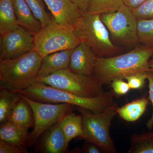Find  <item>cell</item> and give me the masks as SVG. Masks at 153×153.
<instances>
[{"instance_id":"1","label":"cell","mask_w":153,"mask_h":153,"mask_svg":"<svg viewBox=\"0 0 153 153\" xmlns=\"http://www.w3.org/2000/svg\"><path fill=\"white\" fill-rule=\"evenodd\" d=\"M153 48L139 47L120 55L98 57L92 76L102 85L110 84L117 78L123 79L131 74L150 71L149 60Z\"/></svg>"},{"instance_id":"5","label":"cell","mask_w":153,"mask_h":153,"mask_svg":"<svg viewBox=\"0 0 153 153\" xmlns=\"http://www.w3.org/2000/svg\"><path fill=\"white\" fill-rule=\"evenodd\" d=\"M117 104L100 113L77 107L82 117L83 134L80 138L87 142L93 143L101 151L107 153L117 152L110 134V128L116 114Z\"/></svg>"},{"instance_id":"13","label":"cell","mask_w":153,"mask_h":153,"mask_svg":"<svg viewBox=\"0 0 153 153\" xmlns=\"http://www.w3.org/2000/svg\"><path fill=\"white\" fill-rule=\"evenodd\" d=\"M44 134L38 145L41 152H66L68 146L60 127V122L50 127Z\"/></svg>"},{"instance_id":"2","label":"cell","mask_w":153,"mask_h":153,"mask_svg":"<svg viewBox=\"0 0 153 153\" xmlns=\"http://www.w3.org/2000/svg\"><path fill=\"white\" fill-rule=\"evenodd\" d=\"M15 93L35 101L46 103H67L96 114L104 112L116 103L111 91H104L95 97H83L39 81L34 82L26 89Z\"/></svg>"},{"instance_id":"7","label":"cell","mask_w":153,"mask_h":153,"mask_svg":"<svg viewBox=\"0 0 153 153\" xmlns=\"http://www.w3.org/2000/svg\"><path fill=\"white\" fill-rule=\"evenodd\" d=\"M37 81L83 97H95L104 92L103 85L93 76L76 74L69 68L39 78Z\"/></svg>"},{"instance_id":"24","label":"cell","mask_w":153,"mask_h":153,"mask_svg":"<svg viewBox=\"0 0 153 153\" xmlns=\"http://www.w3.org/2000/svg\"><path fill=\"white\" fill-rule=\"evenodd\" d=\"M137 34L138 42L153 48V19H137Z\"/></svg>"},{"instance_id":"10","label":"cell","mask_w":153,"mask_h":153,"mask_svg":"<svg viewBox=\"0 0 153 153\" xmlns=\"http://www.w3.org/2000/svg\"><path fill=\"white\" fill-rule=\"evenodd\" d=\"M34 34L22 27L1 34L0 60L19 57L34 49Z\"/></svg>"},{"instance_id":"6","label":"cell","mask_w":153,"mask_h":153,"mask_svg":"<svg viewBox=\"0 0 153 153\" xmlns=\"http://www.w3.org/2000/svg\"><path fill=\"white\" fill-rule=\"evenodd\" d=\"M34 36V49L42 58L54 52L73 49L81 43L74 26L59 24L53 18Z\"/></svg>"},{"instance_id":"20","label":"cell","mask_w":153,"mask_h":153,"mask_svg":"<svg viewBox=\"0 0 153 153\" xmlns=\"http://www.w3.org/2000/svg\"><path fill=\"white\" fill-rule=\"evenodd\" d=\"M11 0H0V34L19 27Z\"/></svg>"},{"instance_id":"26","label":"cell","mask_w":153,"mask_h":153,"mask_svg":"<svg viewBox=\"0 0 153 153\" xmlns=\"http://www.w3.org/2000/svg\"><path fill=\"white\" fill-rule=\"evenodd\" d=\"M131 10L137 19H153V0H147L137 7Z\"/></svg>"},{"instance_id":"18","label":"cell","mask_w":153,"mask_h":153,"mask_svg":"<svg viewBox=\"0 0 153 153\" xmlns=\"http://www.w3.org/2000/svg\"><path fill=\"white\" fill-rule=\"evenodd\" d=\"M60 124L68 146L72 140L82 136L83 125L81 115L69 113L63 117Z\"/></svg>"},{"instance_id":"34","label":"cell","mask_w":153,"mask_h":153,"mask_svg":"<svg viewBox=\"0 0 153 153\" xmlns=\"http://www.w3.org/2000/svg\"><path fill=\"white\" fill-rule=\"evenodd\" d=\"M149 64L151 71L153 73V54L149 60Z\"/></svg>"},{"instance_id":"29","label":"cell","mask_w":153,"mask_h":153,"mask_svg":"<svg viewBox=\"0 0 153 153\" xmlns=\"http://www.w3.org/2000/svg\"><path fill=\"white\" fill-rule=\"evenodd\" d=\"M26 146H16L0 141V153H27Z\"/></svg>"},{"instance_id":"8","label":"cell","mask_w":153,"mask_h":153,"mask_svg":"<svg viewBox=\"0 0 153 153\" xmlns=\"http://www.w3.org/2000/svg\"><path fill=\"white\" fill-rule=\"evenodd\" d=\"M19 95L30 105L34 116V128L29 134L27 140V145L29 147L36 145L40 137L48 129L60 122L67 114L72 112L74 106L67 103L40 102Z\"/></svg>"},{"instance_id":"25","label":"cell","mask_w":153,"mask_h":153,"mask_svg":"<svg viewBox=\"0 0 153 153\" xmlns=\"http://www.w3.org/2000/svg\"><path fill=\"white\" fill-rule=\"evenodd\" d=\"M34 16L42 25V28L46 27L51 21L41 0H25Z\"/></svg>"},{"instance_id":"4","label":"cell","mask_w":153,"mask_h":153,"mask_svg":"<svg viewBox=\"0 0 153 153\" xmlns=\"http://www.w3.org/2000/svg\"><path fill=\"white\" fill-rule=\"evenodd\" d=\"M74 29L81 42L89 45L97 57H112L119 52L120 49L112 43L100 14L82 12Z\"/></svg>"},{"instance_id":"32","label":"cell","mask_w":153,"mask_h":153,"mask_svg":"<svg viewBox=\"0 0 153 153\" xmlns=\"http://www.w3.org/2000/svg\"><path fill=\"white\" fill-rule=\"evenodd\" d=\"M147 0H123L124 5L131 9H135Z\"/></svg>"},{"instance_id":"22","label":"cell","mask_w":153,"mask_h":153,"mask_svg":"<svg viewBox=\"0 0 153 153\" xmlns=\"http://www.w3.org/2000/svg\"><path fill=\"white\" fill-rule=\"evenodd\" d=\"M21 98L19 94L6 88L0 91V123L7 120L13 108Z\"/></svg>"},{"instance_id":"23","label":"cell","mask_w":153,"mask_h":153,"mask_svg":"<svg viewBox=\"0 0 153 153\" xmlns=\"http://www.w3.org/2000/svg\"><path fill=\"white\" fill-rule=\"evenodd\" d=\"M124 4L123 0H90L86 12L101 14L117 10Z\"/></svg>"},{"instance_id":"16","label":"cell","mask_w":153,"mask_h":153,"mask_svg":"<svg viewBox=\"0 0 153 153\" xmlns=\"http://www.w3.org/2000/svg\"><path fill=\"white\" fill-rule=\"evenodd\" d=\"M7 121L28 131L30 128L34 127L33 111L27 102L21 97L11 111Z\"/></svg>"},{"instance_id":"28","label":"cell","mask_w":153,"mask_h":153,"mask_svg":"<svg viewBox=\"0 0 153 153\" xmlns=\"http://www.w3.org/2000/svg\"><path fill=\"white\" fill-rule=\"evenodd\" d=\"M124 79L117 78L111 82V85L115 94L119 96L125 95L131 89L128 82L125 81Z\"/></svg>"},{"instance_id":"27","label":"cell","mask_w":153,"mask_h":153,"mask_svg":"<svg viewBox=\"0 0 153 153\" xmlns=\"http://www.w3.org/2000/svg\"><path fill=\"white\" fill-rule=\"evenodd\" d=\"M148 72L134 73L126 76L124 79L127 80L131 89H141L144 87L146 80L147 79Z\"/></svg>"},{"instance_id":"31","label":"cell","mask_w":153,"mask_h":153,"mask_svg":"<svg viewBox=\"0 0 153 153\" xmlns=\"http://www.w3.org/2000/svg\"><path fill=\"white\" fill-rule=\"evenodd\" d=\"M83 148V152L86 153H101V150L97 146L93 143L88 142Z\"/></svg>"},{"instance_id":"17","label":"cell","mask_w":153,"mask_h":153,"mask_svg":"<svg viewBox=\"0 0 153 153\" xmlns=\"http://www.w3.org/2000/svg\"><path fill=\"white\" fill-rule=\"evenodd\" d=\"M28 135V130L9 121L1 123V141L16 146H27Z\"/></svg>"},{"instance_id":"30","label":"cell","mask_w":153,"mask_h":153,"mask_svg":"<svg viewBox=\"0 0 153 153\" xmlns=\"http://www.w3.org/2000/svg\"><path fill=\"white\" fill-rule=\"evenodd\" d=\"M147 79L149 81V98L152 104L153 113L151 118L148 120L146 124V125L147 128L151 130L152 129L153 127V73L151 71L148 72Z\"/></svg>"},{"instance_id":"15","label":"cell","mask_w":153,"mask_h":153,"mask_svg":"<svg viewBox=\"0 0 153 153\" xmlns=\"http://www.w3.org/2000/svg\"><path fill=\"white\" fill-rule=\"evenodd\" d=\"M18 24L33 34L42 28L41 22L36 19L25 0H11Z\"/></svg>"},{"instance_id":"9","label":"cell","mask_w":153,"mask_h":153,"mask_svg":"<svg viewBox=\"0 0 153 153\" xmlns=\"http://www.w3.org/2000/svg\"><path fill=\"white\" fill-rule=\"evenodd\" d=\"M113 40L126 44L138 42L137 21L131 9L123 5L117 10L100 14Z\"/></svg>"},{"instance_id":"19","label":"cell","mask_w":153,"mask_h":153,"mask_svg":"<svg viewBox=\"0 0 153 153\" xmlns=\"http://www.w3.org/2000/svg\"><path fill=\"white\" fill-rule=\"evenodd\" d=\"M148 104V99L143 97L120 107H117V112L121 118L126 121L135 122L139 119L144 113Z\"/></svg>"},{"instance_id":"21","label":"cell","mask_w":153,"mask_h":153,"mask_svg":"<svg viewBox=\"0 0 153 153\" xmlns=\"http://www.w3.org/2000/svg\"><path fill=\"white\" fill-rule=\"evenodd\" d=\"M127 153H153V132L134 134Z\"/></svg>"},{"instance_id":"12","label":"cell","mask_w":153,"mask_h":153,"mask_svg":"<svg viewBox=\"0 0 153 153\" xmlns=\"http://www.w3.org/2000/svg\"><path fill=\"white\" fill-rule=\"evenodd\" d=\"M53 18L59 23L75 26L82 13L71 0H44Z\"/></svg>"},{"instance_id":"14","label":"cell","mask_w":153,"mask_h":153,"mask_svg":"<svg viewBox=\"0 0 153 153\" xmlns=\"http://www.w3.org/2000/svg\"><path fill=\"white\" fill-rule=\"evenodd\" d=\"M72 50V49L62 50L43 57L38 71V79L49 76L57 71L68 68Z\"/></svg>"},{"instance_id":"3","label":"cell","mask_w":153,"mask_h":153,"mask_svg":"<svg viewBox=\"0 0 153 153\" xmlns=\"http://www.w3.org/2000/svg\"><path fill=\"white\" fill-rule=\"evenodd\" d=\"M42 57L34 49L19 57L0 60V88L16 92L37 81Z\"/></svg>"},{"instance_id":"33","label":"cell","mask_w":153,"mask_h":153,"mask_svg":"<svg viewBox=\"0 0 153 153\" xmlns=\"http://www.w3.org/2000/svg\"><path fill=\"white\" fill-rule=\"evenodd\" d=\"M72 2L76 5L82 12L87 10L90 0H71Z\"/></svg>"},{"instance_id":"11","label":"cell","mask_w":153,"mask_h":153,"mask_svg":"<svg viewBox=\"0 0 153 153\" xmlns=\"http://www.w3.org/2000/svg\"><path fill=\"white\" fill-rule=\"evenodd\" d=\"M97 58L89 45L81 42L72 49L68 68L76 74L92 76Z\"/></svg>"}]
</instances>
